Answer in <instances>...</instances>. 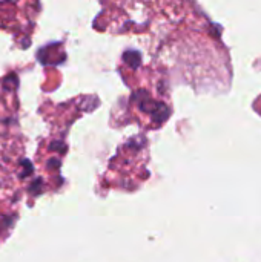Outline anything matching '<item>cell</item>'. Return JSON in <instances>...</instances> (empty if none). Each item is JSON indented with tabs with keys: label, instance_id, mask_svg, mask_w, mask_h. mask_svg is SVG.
<instances>
[{
	"label": "cell",
	"instance_id": "cell-1",
	"mask_svg": "<svg viewBox=\"0 0 261 262\" xmlns=\"http://www.w3.org/2000/svg\"><path fill=\"white\" fill-rule=\"evenodd\" d=\"M25 0H0V15H2V23H8L6 12L9 11H18L22 9V5Z\"/></svg>",
	"mask_w": 261,
	"mask_h": 262
}]
</instances>
